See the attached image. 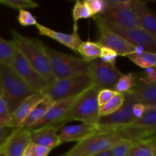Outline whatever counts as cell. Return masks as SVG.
Returning <instances> with one entry per match:
<instances>
[{
	"mask_svg": "<svg viewBox=\"0 0 156 156\" xmlns=\"http://www.w3.org/2000/svg\"><path fill=\"white\" fill-rule=\"evenodd\" d=\"M100 90L94 85L84 91L75 101L64 119L63 124L70 121H80L98 124L100 119L98 94Z\"/></svg>",
	"mask_w": 156,
	"mask_h": 156,
	"instance_id": "277c9868",
	"label": "cell"
},
{
	"mask_svg": "<svg viewBox=\"0 0 156 156\" xmlns=\"http://www.w3.org/2000/svg\"><path fill=\"white\" fill-rule=\"evenodd\" d=\"M36 27L38 30V33L41 35L48 37L51 39L55 40L62 45L70 48L76 53H78V50L82 44V41L81 40L80 36L79 34L77 24H74L73 32L72 34L56 31V30L46 27L39 23L36 24Z\"/></svg>",
	"mask_w": 156,
	"mask_h": 156,
	"instance_id": "2e32d148",
	"label": "cell"
},
{
	"mask_svg": "<svg viewBox=\"0 0 156 156\" xmlns=\"http://www.w3.org/2000/svg\"><path fill=\"white\" fill-rule=\"evenodd\" d=\"M69 156H79V155H69Z\"/></svg>",
	"mask_w": 156,
	"mask_h": 156,
	"instance_id": "f6af8a7d",
	"label": "cell"
},
{
	"mask_svg": "<svg viewBox=\"0 0 156 156\" xmlns=\"http://www.w3.org/2000/svg\"><path fill=\"white\" fill-rule=\"evenodd\" d=\"M15 129V128H12L11 126H3L0 125V150L2 149L8 139Z\"/></svg>",
	"mask_w": 156,
	"mask_h": 156,
	"instance_id": "f35d334b",
	"label": "cell"
},
{
	"mask_svg": "<svg viewBox=\"0 0 156 156\" xmlns=\"http://www.w3.org/2000/svg\"><path fill=\"white\" fill-rule=\"evenodd\" d=\"M11 113L6 101L2 96H0V125L3 126H10Z\"/></svg>",
	"mask_w": 156,
	"mask_h": 156,
	"instance_id": "d6a6232c",
	"label": "cell"
},
{
	"mask_svg": "<svg viewBox=\"0 0 156 156\" xmlns=\"http://www.w3.org/2000/svg\"><path fill=\"white\" fill-rule=\"evenodd\" d=\"M137 76L134 73H129L127 74H123L117 81L114 88V91L120 94H127L135 85L136 82Z\"/></svg>",
	"mask_w": 156,
	"mask_h": 156,
	"instance_id": "83f0119b",
	"label": "cell"
},
{
	"mask_svg": "<svg viewBox=\"0 0 156 156\" xmlns=\"http://www.w3.org/2000/svg\"><path fill=\"white\" fill-rule=\"evenodd\" d=\"M23 156H31V155H30L29 153H27V152H24V155H23Z\"/></svg>",
	"mask_w": 156,
	"mask_h": 156,
	"instance_id": "7bdbcfd3",
	"label": "cell"
},
{
	"mask_svg": "<svg viewBox=\"0 0 156 156\" xmlns=\"http://www.w3.org/2000/svg\"><path fill=\"white\" fill-rule=\"evenodd\" d=\"M45 51L56 80L88 73L90 62L82 58L70 56L46 46Z\"/></svg>",
	"mask_w": 156,
	"mask_h": 156,
	"instance_id": "5b68a950",
	"label": "cell"
},
{
	"mask_svg": "<svg viewBox=\"0 0 156 156\" xmlns=\"http://www.w3.org/2000/svg\"><path fill=\"white\" fill-rule=\"evenodd\" d=\"M114 90L111 89H101L98 91V102L99 106L105 105L108 101L111 100L114 96L117 94Z\"/></svg>",
	"mask_w": 156,
	"mask_h": 156,
	"instance_id": "8d00e7d4",
	"label": "cell"
},
{
	"mask_svg": "<svg viewBox=\"0 0 156 156\" xmlns=\"http://www.w3.org/2000/svg\"><path fill=\"white\" fill-rule=\"evenodd\" d=\"M132 7L138 18L140 26L146 31L156 37V17L146 2L132 0Z\"/></svg>",
	"mask_w": 156,
	"mask_h": 156,
	"instance_id": "d6986e66",
	"label": "cell"
},
{
	"mask_svg": "<svg viewBox=\"0 0 156 156\" xmlns=\"http://www.w3.org/2000/svg\"><path fill=\"white\" fill-rule=\"evenodd\" d=\"M146 105L142 103H135L133 106V114L135 119H138L143 115L146 111Z\"/></svg>",
	"mask_w": 156,
	"mask_h": 156,
	"instance_id": "ab89813d",
	"label": "cell"
},
{
	"mask_svg": "<svg viewBox=\"0 0 156 156\" xmlns=\"http://www.w3.org/2000/svg\"><path fill=\"white\" fill-rule=\"evenodd\" d=\"M88 74L92 79L93 85L99 90H114L123 73L115 66L105 63L100 59H97L89 62Z\"/></svg>",
	"mask_w": 156,
	"mask_h": 156,
	"instance_id": "9c48e42d",
	"label": "cell"
},
{
	"mask_svg": "<svg viewBox=\"0 0 156 156\" xmlns=\"http://www.w3.org/2000/svg\"><path fill=\"white\" fill-rule=\"evenodd\" d=\"M125 96L123 94L117 93L110 101L105 105L99 106V115L100 117H107L116 112L121 108L124 103Z\"/></svg>",
	"mask_w": 156,
	"mask_h": 156,
	"instance_id": "484cf974",
	"label": "cell"
},
{
	"mask_svg": "<svg viewBox=\"0 0 156 156\" xmlns=\"http://www.w3.org/2000/svg\"><path fill=\"white\" fill-rule=\"evenodd\" d=\"M11 33L12 42L16 50L45 79L48 85L54 82L56 79L50 68L45 45L41 41L21 35L16 30H12Z\"/></svg>",
	"mask_w": 156,
	"mask_h": 156,
	"instance_id": "6da1fadb",
	"label": "cell"
},
{
	"mask_svg": "<svg viewBox=\"0 0 156 156\" xmlns=\"http://www.w3.org/2000/svg\"><path fill=\"white\" fill-rule=\"evenodd\" d=\"M102 47L97 42L87 41H82L78 50V53L82 58L87 62H91L94 59H99Z\"/></svg>",
	"mask_w": 156,
	"mask_h": 156,
	"instance_id": "cb8c5ba5",
	"label": "cell"
},
{
	"mask_svg": "<svg viewBox=\"0 0 156 156\" xmlns=\"http://www.w3.org/2000/svg\"><path fill=\"white\" fill-rule=\"evenodd\" d=\"M92 18L98 20L105 27L127 41L132 45L140 46L146 51L156 53V37L140 27H129L117 25L103 20L98 16Z\"/></svg>",
	"mask_w": 156,
	"mask_h": 156,
	"instance_id": "ba28073f",
	"label": "cell"
},
{
	"mask_svg": "<svg viewBox=\"0 0 156 156\" xmlns=\"http://www.w3.org/2000/svg\"><path fill=\"white\" fill-rule=\"evenodd\" d=\"M106 9L101 18L123 27H140L138 18L132 7V0H105Z\"/></svg>",
	"mask_w": 156,
	"mask_h": 156,
	"instance_id": "52a82bcc",
	"label": "cell"
},
{
	"mask_svg": "<svg viewBox=\"0 0 156 156\" xmlns=\"http://www.w3.org/2000/svg\"><path fill=\"white\" fill-rule=\"evenodd\" d=\"M135 144L128 140H122L111 149L112 156H128L131 148Z\"/></svg>",
	"mask_w": 156,
	"mask_h": 156,
	"instance_id": "4dcf8cb0",
	"label": "cell"
},
{
	"mask_svg": "<svg viewBox=\"0 0 156 156\" xmlns=\"http://www.w3.org/2000/svg\"><path fill=\"white\" fill-rule=\"evenodd\" d=\"M93 156H112V155H111V150H108V151H105V152H100V153H98Z\"/></svg>",
	"mask_w": 156,
	"mask_h": 156,
	"instance_id": "60d3db41",
	"label": "cell"
},
{
	"mask_svg": "<svg viewBox=\"0 0 156 156\" xmlns=\"http://www.w3.org/2000/svg\"><path fill=\"white\" fill-rule=\"evenodd\" d=\"M155 137L136 143L131 148L128 156H155Z\"/></svg>",
	"mask_w": 156,
	"mask_h": 156,
	"instance_id": "603a6c76",
	"label": "cell"
},
{
	"mask_svg": "<svg viewBox=\"0 0 156 156\" xmlns=\"http://www.w3.org/2000/svg\"><path fill=\"white\" fill-rule=\"evenodd\" d=\"M133 98L138 103L146 105H155L156 85L149 84L141 80L137 76L135 85L129 93Z\"/></svg>",
	"mask_w": 156,
	"mask_h": 156,
	"instance_id": "ffe728a7",
	"label": "cell"
},
{
	"mask_svg": "<svg viewBox=\"0 0 156 156\" xmlns=\"http://www.w3.org/2000/svg\"><path fill=\"white\" fill-rule=\"evenodd\" d=\"M0 4L7 7L18 10H26L27 9H35L39 5L31 0H0Z\"/></svg>",
	"mask_w": 156,
	"mask_h": 156,
	"instance_id": "f546056e",
	"label": "cell"
},
{
	"mask_svg": "<svg viewBox=\"0 0 156 156\" xmlns=\"http://www.w3.org/2000/svg\"><path fill=\"white\" fill-rule=\"evenodd\" d=\"M30 143L45 146L53 149L60 146L58 130L56 126H47L43 127L30 129Z\"/></svg>",
	"mask_w": 156,
	"mask_h": 156,
	"instance_id": "e0dca14e",
	"label": "cell"
},
{
	"mask_svg": "<svg viewBox=\"0 0 156 156\" xmlns=\"http://www.w3.org/2000/svg\"><path fill=\"white\" fill-rule=\"evenodd\" d=\"M18 22L24 27L27 26H36L37 24L36 17L34 16L29 11L20 10L18 16Z\"/></svg>",
	"mask_w": 156,
	"mask_h": 156,
	"instance_id": "836d02e7",
	"label": "cell"
},
{
	"mask_svg": "<svg viewBox=\"0 0 156 156\" xmlns=\"http://www.w3.org/2000/svg\"><path fill=\"white\" fill-rule=\"evenodd\" d=\"M78 97L79 95L54 101L45 116L27 129H36L47 126H56L59 129L63 126L64 119Z\"/></svg>",
	"mask_w": 156,
	"mask_h": 156,
	"instance_id": "4fadbf2b",
	"label": "cell"
},
{
	"mask_svg": "<svg viewBox=\"0 0 156 156\" xmlns=\"http://www.w3.org/2000/svg\"><path fill=\"white\" fill-rule=\"evenodd\" d=\"M105 127L99 124L81 123L79 124L63 126L58 130L60 145L70 142H79L101 133L108 132Z\"/></svg>",
	"mask_w": 156,
	"mask_h": 156,
	"instance_id": "7c38bea8",
	"label": "cell"
},
{
	"mask_svg": "<svg viewBox=\"0 0 156 156\" xmlns=\"http://www.w3.org/2000/svg\"><path fill=\"white\" fill-rule=\"evenodd\" d=\"M93 85L89 74L80 75L66 79H57L47 85L41 93L53 101L75 97L83 93Z\"/></svg>",
	"mask_w": 156,
	"mask_h": 156,
	"instance_id": "8992f818",
	"label": "cell"
},
{
	"mask_svg": "<svg viewBox=\"0 0 156 156\" xmlns=\"http://www.w3.org/2000/svg\"><path fill=\"white\" fill-rule=\"evenodd\" d=\"M124 103L116 112L107 117H101L98 124L108 130L122 127L133 123L136 120L133 114V106L136 103L132 96L127 93L124 94Z\"/></svg>",
	"mask_w": 156,
	"mask_h": 156,
	"instance_id": "5bb4252c",
	"label": "cell"
},
{
	"mask_svg": "<svg viewBox=\"0 0 156 156\" xmlns=\"http://www.w3.org/2000/svg\"><path fill=\"white\" fill-rule=\"evenodd\" d=\"M122 140H126L123 126L91 136L78 143L62 156H93L105 151L111 150Z\"/></svg>",
	"mask_w": 156,
	"mask_h": 156,
	"instance_id": "3957f363",
	"label": "cell"
},
{
	"mask_svg": "<svg viewBox=\"0 0 156 156\" xmlns=\"http://www.w3.org/2000/svg\"><path fill=\"white\" fill-rule=\"evenodd\" d=\"M117 56H118L114 50L107 48V47H102L99 59L105 63L115 66Z\"/></svg>",
	"mask_w": 156,
	"mask_h": 156,
	"instance_id": "e575fe53",
	"label": "cell"
},
{
	"mask_svg": "<svg viewBox=\"0 0 156 156\" xmlns=\"http://www.w3.org/2000/svg\"><path fill=\"white\" fill-rule=\"evenodd\" d=\"M73 17L75 24L81 19L92 18L89 9L85 1H76L73 9Z\"/></svg>",
	"mask_w": 156,
	"mask_h": 156,
	"instance_id": "f1b7e54d",
	"label": "cell"
},
{
	"mask_svg": "<svg viewBox=\"0 0 156 156\" xmlns=\"http://www.w3.org/2000/svg\"><path fill=\"white\" fill-rule=\"evenodd\" d=\"M142 76L139 78L141 80L149 84H155L156 82V71L155 67L146 69L144 72L142 73Z\"/></svg>",
	"mask_w": 156,
	"mask_h": 156,
	"instance_id": "74e56055",
	"label": "cell"
},
{
	"mask_svg": "<svg viewBox=\"0 0 156 156\" xmlns=\"http://www.w3.org/2000/svg\"><path fill=\"white\" fill-rule=\"evenodd\" d=\"M53 101L47 96H45L37 105H36L33 111L30 112L28 117L23 121L19 128H30L41 119L45 116L53 104Z\"/></svg>",
	"mask_w": 156,
	"mask_h": 156,
	"instance_id": "44dd1931",
	"label": "cell"
},
{
	"mask_svg": "<svg viewBox=\"0 0 156 156\" xmlns=\"http://www.w3.org/2000/svg\"><path fill=\"white\" fill-rule=\"evenodd\" d=\"M44 97L45 95L41 92H35L21 102L11 115V127L15 129L19 128L23 121L28 117L34 108Z\"/></svg>",
	"mask_w": 156,
	"mask_h": 156,
	"instance_id": "ac0fdd59",
	"label": "cell"
},
{
	"mask_svg": "<svg viewBox=\"0 0 156 156\" xmlns=\"http://www.w3.org/2000/svg\"><path fill=\"white\" fill-rule=\"evenodd\" d=\"M128 59H130L136 66L144 69L151 67H155L156 64V53L148 51H143L140 54H130L126 56Z\"/></svg>",
	"mask_w": 156,
	"mask_h": 156,
	"instance_id": "d4e9b609",
	"label": "cell"
},
{
	"mask_svg": "<svg viewBox=\"0 0 156 156\" xmlns=\"http://www.w3.org/2000/svg\"><path fill=\"white\" fill-rule=\"evenodd\" d=\"M0 81L2 97L6 101L11 114L21 102L35 93L14 71L11 66L2 62H0Z\"/></svg>",
	"mask_w": 156,
	"mask_h": 156,
	"instance_id": "7a4b0ae2",
	"label": "cell"
},
{
	"mask_svg": "<svg viewBox=\"0 0 156 156\" xmlns=\"http://www.w3.org/2000/svg\"><path fill=\"white\" fill-rule=\"evenodd\" d=\"M133 124L147 130L155 132L156 130V106L149 105L146 106V111L141 117L136 119Z\"/></svg>",
	"mask_w": 156,
	"mask_h": 156,
	"instance_id": "7402d4cb",
	"label": "cell"
},
{
	"mask_svg": "<svg viewBox=\"0 0 156 156\" xmlns=\"http://www.w3.org/2000/svg\"><path fill=\"white\" fill-rule=\"evenodd\" d=\"M50 151H51V149L45 147V146L30 143L27 147L26 152L31 156H47L50 152Z\"/></svg>",
	"mask_w": 156,
	"mask_h": 156,
	"instance_id": "d590c367",
	"label": "cell"
},
{
	"mask_svg": "<svg viewBox=\"0 0 156 156\" xmlns=\"http://www.w3.org/2000/svg\"><path fill=\"white\" fill-rule=\"evenodd\" d=\"M0 156H5V155H4V153H3L2 151V149H1V150H0Z\"/></svg>",
	"mask_w": 156,
	"mask_h": 156,
	"instance_id": "ee69618b",
	"label": "cell"
},
{
	"mask_svg": "<svg viewBox=\"0 0 156 156\" xmlns=\"http://www.w3.org/2000/svg\"><path fill=\"white\" fill-rule=\"evenodd\" d=\"M11 66L27 86L35 92H41L48 85L45 79L17 50Z\"/></svg>",
	"mask_w": 156,
	"mask_h": 156,
	"instance_id": "30bf717a",
	"label": "cell"
},
{
	"mask_svg": "<svg viewBox=\"0 0 156 156\" xmlns=\"http://www.w3.org/2000/svg\"><path fill=\"white\" fill-rule=\"evenodd\" d=\"M85 2L89 9L92 17L102 15L106 9L105 0H85Z\"/></svg>",
	"mask_w": 156,
	"mask_h": 156,
	"instance_id": "1f68e13d",
	"label": "cell"
},
{
	"mask_svg": "<svg viewBox=\"0 0 156 156\" xmlns=\"http://www.w3.org/2000/svg\"><path fill=\"white\" fill-rule=\"evenodd\" d=\"M92 18L97 25L99 33V39L97 43L102 47H107L114 50L117 56H126L135 53V46L130 44L118 34L107 28L98 20L94 18Z\"/></svg>",
	"mask_w": 156,
	"mask_h": 156,
	"instance_id": "8fae6325",
	"label": "cell"
},
{
	"mask_svg": "<svg viewBox=\"0 0 156 156\" xmlns=\"http://www.w3.org/2000/svg\"><path fill=\"white\" fill-rule=\"evenodd\" d=\"M16 48L12 41H7L0 37V62L11 66L15 56Z\"/></svg>",
	"mask_w": 156,
	"mask_h": 156,
	"instance_id": "4316f807",
	"label": "cell"
},
{
	"mask_svg": "<svg viewBox=\"0 0 156 156\" xmlns=\"http://www.w3.org/2000/svg\"><path fill=\"white\" fill-rule=\"evenodd\" d=\"M0 96H2V85H1V81H0Z\"/></svg>",
	"mask_w": 156,
	"mask_h": 156,
	"instance_id": "b9f144b4",
	"label": "cell"
},
{
	"mask_svg": "<svg viewBox=\"0 0 156 156\" xmlns=\"http://www.w3.org/2000/svg\"><path fill=\"white\" fill-rule=\"evenodd\" d=\"M30 144L29 129L17 128L8 139L2 151L5 156H23Z\"/></svg>",
	"mask_w": 156,
	"mask_h": 156,
	"instance_id": "9a60e30c",
	"label": "cell"
}]
</instances>
